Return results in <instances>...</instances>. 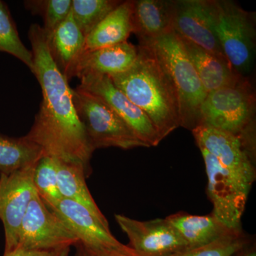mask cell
Returning a JSON list of instances; mask_svg holds the SVG:
<instances>
[{"instance_id":"1","label":"cell","mask_w":256,"mask_h":256,"mask_svg":"<svg viewBox=\"0 0 256 256\" xmlns=\"http://www.w3.org/2000/svg\"><path fill=\"white\" fill-rule=\"evenodd\" d=\"M33 73L42 88L40 112L25 138L43 150L44 156L80 163L90 174L94 151L74 106L73 89L50 56L46 33L38 24L28 32Z\"/></svg>"},{"instance_id":"2","label":"cell","mask_w":256,"mask_h":256,"mask_svg":"<svg viewBox=\"0 0 256 256\" xmlns=\"http://www.w3.org/2000/svg\"><path fill=\"white\" fill-rule=\"evenodd\" d=\"M192 132L204 160L212 214L232 230H242V216L256 176L254 146L207 126Z\"/></svg>"},{"instance_id":"3","label":"cell","mask_w":256,"mask_h":256,"mask_svg":"<svg viewBox=\"0 0 256 256\" xmlns=\"http://www.w3.org/2000/svg\"><path fill=\"white\" fill-rule=\"evenodd\" d=\"M110 78L150 120L162 140L181 127L174 84L150 45L138 46V58L132 68Z\"/></svg>"},{"instance_id":"4","label":"cell","mask_w":256,"mask_h":256,"mask_svg":"<svg viewBox=\"0 0 256 256\" xmlns=\"http://www.w3.org/2000/svg\"><path fill=\"white\" fill-rule=\"evenodd\" d=\"M168 70L178 94L181 127L193 130L200 126V112L208 92L174 31L150 44Z\"/></svg>"},{"instance_id":"5","label":"cell","mask_w":256,"mask_h":256,"mask_svg":"<svg viewBox=\"0 0 256 256\" xmlns=\"http://www.w3.org/2000/svg\"><path fill=\"white\" fill-rule=\"evenodd\" d=\"M255 112V92L252 84L242 76L232 85L208 92L202 106L200 126L254 142Z\"/></svg>"},{"instance_id":"6","label":"cell","mask_w":256,"mask_h":256,"mask_svg":"<svg viewBox=\"0 0 256 256\" xmlns=\"http://www.w3.org/2000/svg\"><path fill=\"white\" fill-rule=\"evenodd\" d=\"M74 106L92 150L101 148L124 150L148 148L114 109L99 98L77 88Z\"/></svg>"},{"instance_id":"7","label":"cell","mask_w":256,"mask_h":256,"mask_svg":"<svg viewBox=\"0 0 256 256\" xmlns=\"http://www.w3.org/2000/svg\"><path fill=\"white\" fill-rule=\"evenodd\" d=\"M215 28L224 55L233 68L244 76L254 64L256 54L254 14L236 3L214 0Z\"/></svg>"},{"instance_id":"8","label":"cell","mask_w":256,"mask_h":256,"mask_svg":"<svg viewBox=\"0 0 256 256\" xmlns=\"http://www.w3.org/2000/svg\"><path fill=\"white\" fill-rule=\"evenodd\" d=\"M78 242V239L35 192L20 226L16 248H58L75 246Z\"/></svg>"},{"instance_id":"9","label":"cell","mask_w":256,"mask_h":256,"mask_svg":"<svg viewBox=\"0 0 256 256\" xmlns=\"http://www.w3.org/2000/svg\"><path fill=\"white\" fill-rule=\"evenodd\" d=\"M36 164L0 175V220L4 227V254L18 247L20 226L36 192L33 178Z\"/></svg>"},{"instance_id":"10","label":"cell","mask_w":256,"mask_h":256,"mask_svg":"<svg viewBox=\"0 0 256 256\" xmlns=\"http://www.w3.org/2000/svg\"><path fill=\"white\" fill-rule=\"evenodd\" d=\"M172 26L182 38L226 57L216 32L214 0H172Z\"/></svg>"},{"instance_id":"11","label":"cell","mask_w":256,"mask_h":256,"mask_svg":"<svg viewBox=\"0 0 256 256\" xmlns=\"http://www.w3.org/2000/svg\"><path fill=\"white\" fill-rule=\"evenodd\" d=\"M114 218L138 256H170L188 248L168 218L140 222L120 214Z\"/></svg>"},{"instance_id":"12","label":"cell","mask_w":256,"mask_h":256,"mask_svg":"<svg viewBox=\"0 0 256 256\" xmlns=\"http://www.w3.org/2000/svg\"><path fill=\"white\" fill-rule=\"evenodd\" d=\"M78 78V88L105 101L148 148L159 146L162 140L150 120L114 86L110 77L88 73L82 74Z\"/></svg>"},{"instance_id":"13","label":"cell","mask_w":256,"mask_h":256,"mask_svg":"<svg viewBox=\"0 0 256 256\" xmlns=\"http://www.w3.org/2000/svg\"><path fill=\"white\" fill-rule=\"evenodd\" d=\"M65 224L79 242L100 248L124 249L111 234L108 222L98 218L76 202L62 198L56 206L48 208Z\"/></svg>"},{"instance_id":"14","label":"cell","mask_w":256,"mask_h":256,"mask_svg":"<svg viewBox=\"0 0 256 256\" xmlns=\"http://www.w3.org/2000/svg\"><path fill=\"white\" fill-rule=\"evenodd\" d=\"M46 36L52 58L70 82L76 77V70L85 53L86 44V36L76 23L72 11L65 21Z\"/></svg>"},{"instance_id":"15","label":"cell","mask_w":256,"mask_h":256,"mask_svg":"<svg viewBox=\"0 0 256 256\" xmlns=\"http://www.w3.org/2000/svg\"><path fill=\"white\" fill-rule=\"evenodd\" d=\"M132 26L140 45L150 44L173 31L172 0L133 1Z\"/></svg>"},{"instance_id":"16","label":"cell","mask_w":256,"mask_h":256,"mask_svg":"<svg viewBox=\"0 0 256 256\" xmlns=\"http://www.w3.org/2000/svg\"><path fill=\"white\" fill-rule=\"evenodd\" d=\"M138 58V46L129 42L86 52L79 60L76 77L94 73L114 76L132 68Z\"/></svg>"},{"instance_id":"17","label":"cell","mask_w":256,"mask_h":256,"mask_svg":"<svg viewBox=\"0 0 256 256\" xmlns=\"http://www.w3.org/2000/svg\"><path fill=\"white\" fill-rule=\"evenodd\" d=\"M180 38L208 94L232 85L242 78L226 57L213 54L185 38Z\"/></svg>"},{"instance_id":"18","label":"cell","mask_w":256,"mask_h":256,"mask_svg":"<svg viewBox=\"0 0 256 256\" xmlns=\"http://www.w3.org/2000/svg\"><path fill=\"white\" fill-rule=\"evenodd\" d=\"M133 1L122 2L86 38L85 53L127 42L133 32Z\"/></svg>"},{"instance_id":"19","label":"cell","mask_w":256,"mask_h":256,"mask_svg":"<svg viewBox=\"0 0 256 256\" xmlns=\"http://www.w3.org/2000/svg\"><path fill=\"white\" fill-rule=\"evenodd\" d=\"M166 218L188 244V248L207 245L232 232H237L228 228L213 214L194 216L178 213Z\"/></svg>"},{"instance_id":"20","label":"cell","mask_w":256,"mask_h":256,"mask_svg":"<svg viewBox=\"0 0 256 256\" xmlns=\"http://www.w3.org/2000/svg\"><path fill=\"white\" fill-rule=\"evenodd\" d=\"M56 163L58 186L62 198L76 202L100 220L108 222L88 188L86 178L90 174L85 166L80 163L57 159Z\"/></svg>"},{"instance_id":"21","label":"cell","mask_w":256,"mask_h":256,"mask_svg":"<svg viewBox=\"0 0 256 256\" xmlns=\"http://www.w3.org/2000/svg\"><path fill=\"white\" fill-rule=\"evenodd\" d=\"M43 156V150L25 136L14 138L0 134V174L36 164Z\"/></svg>"},{"instance_id":"22","label":"cell","mask_w":256,"mask_h":256,"mask_svg":"<svg viewBox=\"0 0 256 256\" xmlns=\"http://www.w3.org/2000/svg\"><path fill=\"white\" fill-rule=\"evenodd\" d=\"M122 2L116 0H72V13L76 23L86 38Z\"/></svg>"},{"instance_id":"23","label":"cell","mask_w":256,"mask_h":256,"mask_svg":"<svg viewBox=\"0 0 256 256\" xmlns=\"http://www.w3.org/2000/svg\"><path fill=\"white\" fill-rule=\"evenodd\" d=\"M0 52L16 57L33 72V54L22 42L8 6L2 1H0Z\"/></svg>"},{"instance_id":"24","label":"cell","mask_w":256,"mask_h":256,"mask_svg":"<svg viewBox=\"0 0 256 256\" xmlns=\"http://www.w3.org/2000/svg\"><path fill=\"white\" fill-rule=\"evenodd\" d=\"M33 182L37 194L48 208L56 206L63 198L58 190L55 158L42 156L35 166Z\"/></svg>"},{"instance_id":"25","label":"cell","mask_w":256,"mask_h":256,"mask_svg":"<svg viewBox=\"0 0 256 256\" xmlns=\"http://www.w3.org/2000/svg\"><path fill=\"white\" fill-rule=\"evenodd\" d=\"M248 246V238L242 230H237L207 245L188 248L170 256H236Z\"/></svg>"},{"instance_id":"26","label":"cell","mask_w":256,"mask_h":256,"mask_svg":"<svg viewBox=\"0 0 256 256\" xmlns=\"http://www.w3.org/2000/svg\"><path fill=\"white\" fill-rule=\"evenodd\" d=\"M24 5L32 14L43 18L44 30L50 35L70 14L72 0H30Z\"/></svg>"},{"instance_id":"27","label":"cell","mask_w":256,"mask_h":256,"mask_svg":"<svg viewBox=\"0 0 256 256\" xmlns=\"http://www.w3.org/2000/svg\"><path fill=\"white\" fill-rule=\"evenodd\" d=\"M75 247L76 250L74 256H138L129 246L124 249L100 248L79 242Z\"/></svg>"},{"instance_id":"28","label":"cell","mask_w":256,"mask_h":256,"mask_svg":"<svg viewBox=\"0 0 256 256\" xmlns=\"http://www.w3.org/2000/svg\"><path fill=\"white\" fill-rule=\"evenodd\" d=\"M72 247H62L53 249L18 248L12 252L4 254V256H69Z\"/></svg>"},{"instance_id":"29","label":"cell","mask_w":256,"mask_h":256,"mask_svg":"<svg viewBox=\"0 0 256 256\" xmlns=\"http://www.w3.org/2000/svg\"><path fill=\"white\" fill-rule=\"evenodd\" d=\"M236 256H256V248L254 247L247 246Z\"/></svg>"},{"instance_id":"30","label":"cell","mask_w":256,"mask_h":256,"mask_svg":"<svg viewBox=\"0 0 256 256\" xmlns=\"http://www.w3.org/2000/svg\"><path fill=\"white\" fill-rule=\"evenodd\" d=\"M237 255H238V254H237ZM237 255H236V256H237Z\"/></svg>"}]
</instances>
